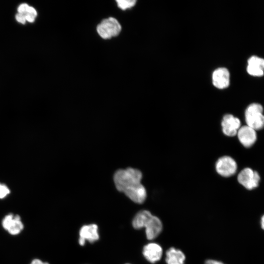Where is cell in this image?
<instances>
[{
  "label": "cell",
  "instance_id": "1",
  "mask_svg": "<svg viewBox=\"0 0 264 264\" xmlns=\"http://www.w3.org/2000/svg\"><path fill=\"white\" fill-rule=\"evenodd\" d=\"M142 174L135 168H128L117 170L113 175L116 189L123 193L135 203L141 204L147 197V192L141 183Z\"/></svg>",
  "mask_w": 264,
  "mask_h": 264
},
{
  "label": "cell",
  "instance_id": "2",
  "mask_svg": "<svg viewBox=\"0 0 264 264\" xmlns=\"http://www.w3.org/2000/svg\"><path fill=\"white\" fill-rule=\"evenodd\" d=\"M132 224L136 229L145 228L146 237L149 240L155 239L162 230L160 220L146 210L140 211L136 214L133 219Z\"/></svg>",
  "mask_w": 264,
  "mask_h": 264
},
{
  "label": "cell",
  "instance_id": "3",
  "mask_svg": "<svg viewBox=\"0 0 264 264\" xmlns=\"http://www.w3.org/2000/svg\"><path fill=\"white\" fill-rule=\"evenodd\" d=\"M262 105L253 103L246 109L244 115L246 125L255 131L262 129L264 127V115Z\"/></svg>",
  "mask_w": 264,
  "mask_h": 264
},
{
  "label": "cell",
  "instance_id": "4",
  "mask_svg": "<svg viewBox=\"0 0 264 264\" xmlns=\"http://www.w3.org/2000/svg\"><path fill=\"white\" fill-rule=\"evenodd\" d=\"M121 26L118 21L113 17L103 20L97 26V31L100 36L104 39H110L120 33Z\"/></svg>",
  "mask_w": 264,
  "mask_h": 264
},
{
  "label": "cell",
  "instance_id": "5",
  "mask_svg": "<svg viewBox=\"0 0 264 264\" xmlns=\"http://www.w3.org/2000/svg\"><path fill=\"white\" fill-rule=\"evenodd\" d=\"M238 182L248 190L258 187L260 177L259 174L250 168L242 170L238 176Z\"/></svg>",
  "mask_w": 264,
  "mask_h": 264
},
{
  "label": "cell",
  "instance_id": "6",
  "mask_svg": "<svg viewBox=\"0 0 264 264\" xmlns=\"http://www.w3.org/2000/svg\"><path fill=\"white\" fill-rule=\"evenodd\" d=\"M237 169V164L235 160L229 156L220 157L216 162L217 172L224 177H229L234 175Z\"/></svg>",
  "mask_w": 264,
  "mask_h": 264
},
{
  "label": "cell",
  "instance_id": "7",
  "mask_svg": "<svg viewBox=\"0 0 264 264\" xmlns=\"http://www.w3.org/2000/svg\"><path fill=\"white\" fill-rule=\"evenodd\" d=\"M221 126L224 134L228 136H234L237 135L241 127V121L238 118L234 115L227 114L223 116Z\"/></svg>",
  "mask_w": 264,
  "mask_h": 264
},
{
  "label": "cell",
  "instance_id": "8",
  "mask_svg": "<svg viewBox=\"0 0 264 264\" xmlns=\"http://www.w3.org/2000/svg\"><path fill=\"white\" fill-rule=\"evenodd\" d=\"M212 83L215 87L219 89L227 88L230 81L229 70L225 67H219L215 69L212 76Z\"/></svg>",
  "mask_w": 264,
  "mask_h": 264
},
{
  "label": "cell",
  "instance_id": "9",
  "mask_svg": "<svg viewBox=\"0 0 264 264\" xmlns=\"http://www.w3.org/2000/svg\"><path fill=\"white\" fill-rule=\"evenodd\" d=\"M98 226L95 224H90L83 226L79 231V243L83 246L86 241L93 242L99 238Z\"/></svg>",
  "mask_w": 264,
  "mask_h": 264
},
{
  "label": "cell",
  "instance_id": "10",
  "mask_svg": "<svg viewBox=\"0 0 264 264\" xmlns=\"http://www.w3.org/2000/svg\"><path fill=\"white\" fill-rule=\"evenodd\" d=\"M237 135L241 143L246 148L251 147L257 140L256 131L247 125L241 127Z\"/></svg>",
  "mask_w": 264,
  "mask_h": 264
},
{
  "label": "cell",
  "instance_id": "11",
  "mask_svg": "<svg viewBox=\"0 0 264 264\" xmlns=\"http://www.w3.org/2000/svg\"><path fill=\"white\" fill-rule=\"evenodd\" d=\"M2 224L3 228L12 235L20 233L23 228L21 218L17 215H7L3 219Z\"/></svg>",
  "mask_w": 264,
  "mask_h": 264
},
{
  "label": "cell",
  "instance_id": "12",
  "mask_svg": "<svg viewBox=\"0 0 264 264\" xmlns=\"http://www.w3.org/2000/svg\"><path fill=\"white\" fill-rule=\"evenodd\" d=\"M247 73L254 77H262L264 75V59L257 56H252L247 60Z\"/></svg>",
  "mask_w": 264,
  "mask_h": 264
},
{
  "label": "cell",
  "instance_id": "13",
  "mask_svg": "<svg viewBox=\"0 0 264 264\" xmlns=\"http://www.w3.org/2000/svg\"><path fill=\"white\" fill-rule=\"evenodd\" d=\"M142 253L145 258L148 262L154 264L161 259L163 250L159 244L151 242L144 246Z\"/></svg>",
  "mask_w": 264,
  "mask_h": 264
},
{
  "label": "cell",
  "instance_id": "14",
  "mask_svg": "<svg viewBox=\"0 0 264 264\" xmlns=\"http://www.w3.org/2000/svg\"><path fill=\"white\" fill-rule=\"evenodd\" d=\"M185 256L179 249L171 247L166 252L167 264H184Z\"/></svg>",
  "mask_w": 264,
  "mask_h": 264
},
{
  "label": "cell",
  "instance_id": "15",
  "mask_svg": "<svg viewBox=\"0 0 264 264\" xmlns=\"http://www.w3.org/2000/svg\"><path fill=\"white\" fill-rule=\"evenodd\" d=\"M116 1L118 6L123 10L134 6L136 2L135 0H117Z\"/></svg>",
  "mask_w": 264,
  "mask_h": 264
},
{
  "label": "cell",
  "instance_id": "16",
  "mask_svg": "<svg viewBox=\"0 0 264 264\" xmlns=\"http://www.w3.org/2000/svg\"><path fill=\"white\" fill-rule=\"evenodd\" d=\"M10 193V190L8 187L4 184L0 183V198H5Z\"/></svg>",
  "mask_w": 264,
  "mask_h": 264
},
{
  "label": "cell",
  "instance_id": "17",
  "mask_svg": "<svg viewBox=\"0 0 264 264\" xmlns=\"http://www.w3.org/2000/svg\"><path fill=\"white\" fill-rule=\"evenodd\" d=\"M29 6L26 3L21 4L18 8V13L24 15L27 13L28 8Z\"/></svg>",
  "mask_w": 264,
  "mask_h": 264
},
{
  "label": "cell",
  "instance_id": "18",
  "mask_svg": "<svg viewBox=\"0 0 264 264\" xmlns=\"http://www.w3.org/2000/svg\"><path fill=\"white\" fill-rule=\"evenodd\" d=\"M16 19L18 22L22 24L25 23L26 20L25 17L23 15L20 13H18L16 16Z\"/></svg>",
  "mask_w": 264,
  "mask_h": 264
},
{
  "label": "cell",
  "instance_id": "19",
  "mask_svg": "<svg viewBox=\"0 0 264 264\" xmlns=\"http://www.w3.org/2000/svg\"><path fill=\"white\" fill-rule=\"evenodd\" d=\"M25 17V20L28 22H32L35 21L36 17L28 13L23 15Z\"/></svg>",
  "mask_w": 264,
  "mask_h": 264
},
{
  "label": "cell",
  "instance_id": "20",
  "mask_svg": "<svg viewBox=\"0 0 264 264\" xmlns=\"http://www.w3.org/2000/svg\"><path fill=\"white\" fill-rule=\"evenodd\" d=\"M27 13H29L35 17H36L37 15L36 10L33 7L30 6L28 8Z\"/></svg>",
  "mask_w": 264,
  "mask_h": 264
},
{
  "label": "cell",
  "instance_id": "21",
  "mask_svg": "<svg viewBox=\"0 0 264 264\" xmlns=\"http://www.w3.org/2000/svg\"><path fill=\"white\" fill-rule=\"evenodd\" d=\"M204 264H224V263L215 260H208L205 261Z\"/></svg>",
  "mask_w": 264,
  "mask_h": 264
},
{
  "label": "cell",
  "instance_id": "22",
  "mask_svg": "<svg viewBox=\"0 0 264 264\" xmlns=\"http://www.w3.org/2000/svg\"><path fill=\"white\" fill-rule=\"evenodd\" d=\"M31 264H49L46 262H43L39 259H35L31 262Z\"/></svg>",
  "mask_w": 264,
  "mask_h": 264
},
{
  "label": "cell",
  "instance_id": "23",
  "mask_svg": "<svg viewBox=\"0 0 264 264\" xmlns=\"http://www.w3.org/2000/svg\"><path fill=\"white\" fill-rule=\"evenodd\" d=\"M261 225L262 229L264 230V215L261 218Z\"/></svg>",
  "mask_w": 264,
  "mask_h": 264
}]
</instances>
